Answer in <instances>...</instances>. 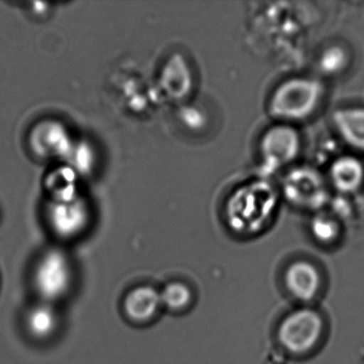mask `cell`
Masks as SVG:
<instances>
[{
	"instance_id": "cell-1",
	"label": "cell",
	"mask_w": 364,
	"mask_h": 364,
	"mask_svg": "<svg viewBox=\"0 0 364 364\" xmlns=\"http://www.w3.org/2000/svg\"><path fill=\"white\" fill-rule=\"evenodd\" d=\"M276 204V191L268 183L255 182L240 187L228 202V225L237 233H257L269 220Z\"/></svg>"
},
{
	"instance_id": "cell-2",
	"label": "cell",
	"mask_w": 364,
	"mask_h": 364,
	"mask_svg": "<svg viewBox=\"0 0 364 364\" xmlns=\"http://www.w3.org/2000/svg\"><path fill=\"white\" fill-rule=\"evenodd\" d=\"M321 93L323 88L316 80L291 78L274 91L270 101V110L278 118L299 120L315 109Z\"/></svg>"
},
{
	"instance_id": "cell-3",
	"label": "cell",
	"mask_w": 364,
	"mask_h": 364,
	"mask_svg": "<svg viewBox=\"0 0 364 364\" xmlns=\"http://www.w3.org/2000/svg\"><path fill=\"white\" fill-rule=\"evenodd\" d=\"M73 265L63 251H46L35 267L33 283L43 301L53 304L69 294L73 285Z\"/></svg>"
},
{
	"instance_id": "cell-4",
	"label": "cell",
	"mask_w": 364,
	"mask_h": 364,
	"mask_svg": "<svg viewBox=\"0 0 364 364\" xmlns=\"http://www.w3.org/2000/svg\"><path fill=\"white\" fill-rule=\"evenodd\" d=\"M323 321L312 309H299L289 313L279 327V340L287 350L304 353L316 346L323 336Z\"/></svg>"
},
{
	"instance_id": "cell-5",
	"label": "cell",
	"mask_w": 364,
	"mask_h": 364,
	"mask_svg": "<svg viewBox=\"0 0 364 364\" xmlns=\"http://www.w3.org/2000/svg\"><path fill=\"white\" fill-rule=\"evenodd\" d=\"M48 213L50 229L63 240H72L80 236L90 221L88 204L80 197L73 201L50 202Z\"/></svg>"
},
{
	"instance_id": "cell-6",
	"label": "cell",
	"mask_w": 364,
	"mask_h": 364,
	"mask_svg": "<svg viewBox=\"0 0 364 364\" xmlns=\"http://www.w3.org/2000/svg\"><path fill=\"white\" fill-rule=\"evenodd\" d=\"M283 191L289 201L304 208H318L327 198L323 178L306 167L293 170L285 178Z\"/></svg>"
},
{
	"instance_id": "cell-7",
	"label": "cell",
	"mask_w": 364,
	"mask_h": 364,
	"mask_svg": "<svg viewBox=\"0 0 364 364\" xmlns=\"http://www.w3.org/2000/svg\"><path fill=\"white\" fill-rule=\"evenodd\" d=\"M299 137L297 132L285 125L272 127L261 142L262 157L270 170L287 165L297 156Z\"/></svg>"
},
{
	"instance_id": "cell-8",
	"label": "cell",
	"mask_w": 364,
	"mask_h": 364,
	"mask_svg": "<svg viewBox=\"0 0 364 364\" xmlns=\"http://www.w3.org/2000/svg\"><path fill=\"white\" fill-rule=\"evenodd\" d=\"M31 137L33 150L44 159L69 157L74 146L67 129L55 121H44L33 127Z\"/></svg>"
},
{
	"instance_id": "cell-9",
	"label": "cell",
	"mask_w": 364,
	"mask_h": 364,
	"mask_svg": "<svg viewBox=\"0 0 364 364\" xmlns=\"http://www.w3.org/2000/svg\"><path fill=\"white\" fill-rule=\"evenodd\" d=\"M285 283L289 293L296 299L310 301L316 297L321 289V274L313 264L298 261L287 268Z\"/></svg>"
},
{
	"instance_id": "cell-10",
	"label": "cell",
	"mask_w": 364,
	"mask_h": 364,
	"mask_svg": "<svg viewBox=\"0 0 364 364\" xmlns=\"http://www.w3.org/2000/svg\"><path fill=\"white\" fill-rule=\"evenodd\" d=\"M161 306V293L154 287L144 285L136 287L127 294L123 309L132 321L144 323L153 318Z\"/></svg>"
},
{
	"instance_id": "cell-11",
	"label": "cell",
	"mask_w": 364,
	"mask_h": 364,
	"mask_svg": "<svg viewBox=\"0 0 364 364\" xmlns=\"http://www.w3.org/2000/svg\"><path fill=\"white\" fill-rule=\"evenodd\" d=\"M330 176L338 191L351 193L359 188L363 182V166L355 157L342 156L332 164Z\"/></svg>"
},
{
	"instance_id": "cell-12",
	"label": "cell",
	"mask_w": 364,
	"mask_h": 364,
	"mask_svg": "<svg viewBox=\"0 0 364 364\" xmlns=\"http://www.w3.org/2000/svg\"><path fill=\"white\" fill-rule=\"evenodd\" d=\"M59 316L50 302H41L31 306L26 315V328L29 334L38 340H46L56 331Z\"/></svg>"
},
{
	"instance_id": "cell-13",
	"label": "cell",
	"mask_w": 364,
	"mask_h": 364,
	"mask_svg": "<svg viewBox=\"0 0 364 364\" xmlns=\"http://www.w3.org/2000/svg\"><path fill=\"white\" fill-rule=\"evenodd\" d=\"M333 122L345 141L353 148L364 150V109L348 108L334 114Z\"/></svg>"
},
{
	"instance_id": "cell-14",
	"label": "cell",
	"mask_w": 364,
	"mask_h": 364,
	"mask_svg": "<svg viewBox=\"0 0 364 364\" xmlns=\"http://www.w3.org/2000/svg\"><path fill=\"white\" fill-rule=\"evenodd\" d=\"M46 189L52 202H69L77 199L80 196L76 170L69 167L53 170L46 178Z\"/></svg>"
},
{
	"instance_id": "cell-15",
	"label": "cell",
	"mask_w": 364,
	"mask_h": 364,
	"mask_svg": "<svg viewBox=\"0 0 364 364\" xmlns=\"http://www.w3.org/2000/svg\"><path fill=\"white\" fill-rule=\"evenodd\" d=\"M161 293V304L170 310H183L191 304L193 293L189 287L182 282L166 285Z\"/></svg>"
},
{
	"instance_id": "cell-16",
	"label": "cell",
	"mask_w": 364,
	"mask_h": 364,
	"mask_svg": "<svg viewBox=\"0 0 364 364\" xmlns=\"http://www.w3.org/2000/svg\"><path fill=\"white\" fill-rule=\"evenodd\" d=\"M312 234L317 240L321 242H331L338 237V223L325 215L315 217L311 225Z\"/></svg>"
},
{
	"instance_id": "cell-17",
	"label": "cell",
	"mask_w": 364,
	"mask_h": 364,
	"mask_svg": "<svg viewBox=\"0 0 364 364\" xmlns=\"http://www.w3.org/2000/svg\"><path fill=\"white\" fill-rule=\"evenodd\" d=\"M346 63L344 50L338 48H331L323 53L321 59V68L326 73H336L340 71Z\"/></svg>"
}]
</instances>
